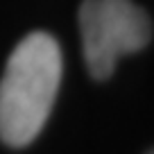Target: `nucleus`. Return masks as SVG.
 Returning <instances> with one entry per match:
<instances>
[{"instance_id": "1", "label": "nucleus", "mask_w": 154, "mask_h": 154, "mask_svg": "<svg viewBox=\"0 0 154 154\" xmlns=\"http://www.w3.org/2000/svg\"><path fill=\"white\" fill-rule=\"evenodd\" d=\"M61 79V52L50 34L32 32L14 48L0 79V138L25 147L38 136Z\"/></svg>"}, {"instance_id": "2", "label": "nucleus", "mask_w": 154, "mask_h": 154, "mask_svg": "<svg viewBox=\"0 0 154 154\" xmlns=\"http://www.w3.org/2000/svg\"><path fill=\"white\" fill-rule=\"evenodd\" d=\"M79 32L91 75L106 79L122 54L138 52L149 43L152 25L131 0H84Z\"/></svg>"}]
</instances>
